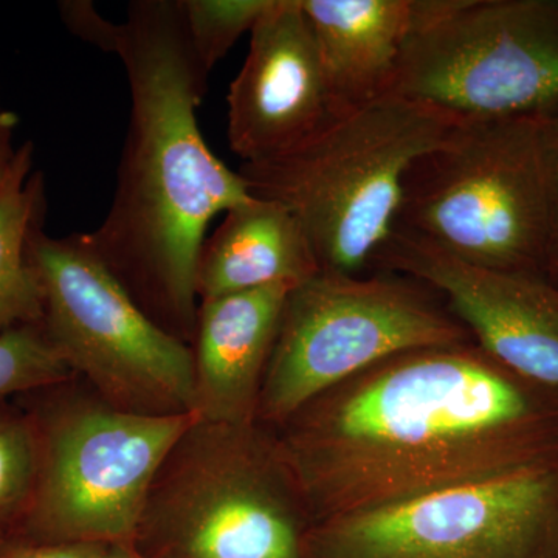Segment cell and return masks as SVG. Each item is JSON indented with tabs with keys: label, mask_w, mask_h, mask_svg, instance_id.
Listing matches in <instances>:
<instances>
[{
	"label": "cell",
	"mask_w": 558,
	"mask_h": 558,
	"mask_svg": "<svg viewBox=\"0 0 558 558\" xmlns=\"http://www.w3.org/2000/svg\"><path fill=\"white\" fill-rule=\"evenodd\" d=\"M271 429L317 524L557 461L558 387L473 340L410 349Z\"/></svg>",
	"instance_id": "cell-1"
},
{
	"label": "cell",
	"mask_w": 558,
	"mask_h": 558,
	"mask_svg": "<svg viewBox=\"0 0 558 558\" xmlns=\"http://www.w3.org/2000/svg\"><path fill=\"white\" fill-rule=\"evenodd\" d=\"M117 57L130 83V126L112 204L87 242L157 325L191 341L208 223L253 196L202 137L209 75L191 51L179 0L131 2Z\"/></svg>",
	"instance_id": "cell-2"
},
{
	"label": "cell",
	"mask_w": 558,
	"mask_h": 558,
	"mask_svg": "<svg viewBox=\"0 0 558 558\" xmlns=\"http://www.w3.org/2000/svg\"><path fill=\"white\" fill-rule=\"evenodd\" d=\"M425 102L388 94L277 157L242 163L248 193L288 208L319 270L365 275L395 230L403 179L458 123Z\"/></svg>",
	"instance_id": "cell-3"
},
{
	"label": "cell",
	"mask_w": 558,
	"mask_h": 558,
	"mask_svg": "<svg viewBox=\"0 0 558 558\" xmlns=\"http://www.w3.org/2000/svg\"><path fill=\"white\" fill-rule=\"evenodd\" d=\"M392 231L472 266L545 278L548 119L459 120L411 165Z\"/></svg>",
	"instance_id": "cell-4"
},
{
	"label": "cell",
	"mask_w": 558,
	"mask_h": 558,
	"mask_svg": "<svg viewBox=\"0 0 558 558\" xmlns=\"http://www.w3.org/2000/svg\"><path fill=\"white\" fill-rule=\"evenodd\" d=\"M312 526L274 429L196 417L161 464L132 545L150 558H304Z\"/></svg>",
	"instance_id": "cell-5"
},
{
	"label": "cell",
	"mask_w": 558,
	"mask_h": 558,
	"mask_svg": "<svg viewBox=\"0 0 558 558\" xmlns=\"http://www.w3.org/2000/svg\"><path fill=\"white\" fill-rule=\"evenodd\" d=\"M469 330L425 282L376 270L319 271L289 292L256 421L275 428L322 392L410 349L470 341Z\"/></svg>",
	"instance_id": "cell-6"
},
{
	"label": "cell",
	"mask_w": 558,
	"mask_h": 558,
	"mask_svg": "<svg viewBox=\"0 0 558 558\" xmlns=\"http://www.w3.org/2000/svg\"><path fill=\"white\" fill-rule=\"evenodd\" d=\"M28 411L39 432L38 481L7 537L132 545L150 486L196 416L131 413L101 399L43 400Z\"/></svg>",
	"instance_id": "cell-7"
},
{
	"label": "cell",
	"mask_w": 558,
	"mask_h": 558,
	"mask_svg": "<svg viewBox=\"0 0 558 558\" xmlns=\"http://www.w3.org/2000/svg\"><path fill=\"white\" fill-rule=\"evenodd\" d=\"M31 259L43 289L47 336L102 402L149 416L193 414V349L135 303L86 233L53 238L39 226Z\"/></svg>",
	"instance_id": "cell-8"
},
{
	"label": "cell",
	"mask_w": 558,
	"mask_h": 558,
	"mask_svg": "<svg viewBox=\"0 0 558 558\" xmlns=\"http://www.w3.org/2000/svg\"><path fill=\"white\" fill-rule=\"evenodd\" d=\"M392 92L458 120L558 117V0H457L411 39Z\"/></svg>",
	"instance_id": "cell-9"
},
{
	"label": "cell",
	"mask_w": 558,
	"mask_h": 558,
	"mask_svg": "<svg viewBox=\"0 0 558 558\" xmlns=\"http://www.w3.org/2000/svg\"><path fill=\"white\" fill-rule=\"evenodd\" d=\"M304 558H558V459L314 524Z\"/></svg>",
	"instance_id": "cell-10"
},
{
	"label": "cell",
	"mask_w": 558,
	"mask_h": 558,
	"mask_svg": "<svg viewBox=\"0 0 558 558\" xmlns=\"http://www.w3.org/2000/svg\"><path fill=\"white\" fill-rule=\"evenodd\" d=\"M376 270L425 282L487 354L558 387V288L548 279L472 266L396 231L377 253Z\"/></svg>",
	"instance_id": "cell-11"
},
{
	"label": "cell",
	"mask_w": 558,
	"mask_h": 558,
	"mask_svg": "<svg viewBox=\"0 0 558 558\" xmlns=\"http://www.w3.org/2000/svg\"><path fill=\"white\" fill-rule=\"evenodd\" d=\"M227 101L230 148L242 163L288 153L344 117L300 0H270Z\"/></svg>",
	"instance_id": "cell-12"
},
{
	"label": "cell",
	"mask_w": 558,
	"mask_h": 558,
	"mask_svg": "<svg viewBox=\"0 0 558 558\" xmlns=\"http://www.w3.org/2000/svg\"><path fill=\"white\" fill-rule=\"evenodd\" d=\"M290 284L201 301L194 328V410L199 421H256L260 388Z\"/></svg>",
	"instance_id": "cell-13"
},
{
	"label": "cell",
	"mask_w": 558,
	"mask_h": 558,
	"mask_svg": "<svg viewBox=\"0 0 558 558\" xmlns=\"http://www.w3.org/2000/svg\"><path fill=\"white\" fill-rule=\"evenodd\" d=\"M343 116L392 94L411 39L457 0H300Z\"/></svg>",
	"instance_id": "cell-14"
},
{
	"label": "cell",
	"mask_w": 558,
	"mask_h": 558,
	"mask_svg": "<svg viewBox=\"0 0 558 558\" xmlns=\"http://www.w3.org/2000/svg\"><path fill=\"white\" fill-rule=\"evenodd\" d=\"M319 271L295 216L277 202L253 197L226 211L215 233L202 242L194 288L204 301L266 286H299Z\"/></svg>",
	"instance_id": "cell-15"
},
{
	"label": "cell",
	"mask_w": 558,
	"mask_h": 558,
	"mask_svg": "<svg viewBox=\"0 0 558 558\" xmlns=\"http://www.w3.org/2000/svg\"><path fill=\"white\" fill-rule=\"evenodd\" d=\"M33 143L16 150L0 182V336L44 318L43 289L31 259V240L43 226L44 182L32 172Z\"/></svg>",
	"instance_id": "cell-16"
},
{
	"label": "cell",
	"mask_w": 558,
	"mask_h": 558,
	"mask_svg": "<svg viewBox=\"0 0 558 558\" xmlns=\"http://www.w3.org/2000/svg\"><path fill=\"white\" fill-rule=\"evenodd\" d=\"M40 442L31 411L0 403V537L13 534L31 508Z\"/></svg>",
	"instance_id": "cell-17"
},
{
	"label": "cell",
	"mask_w": 558,
	"mask_h": 558,
	"mask_svg": "<svg viewBox=\"0 0 558 558\" xmlns=\"http://www.w3.org/2000/svg\"><path fill=\"white\" fill-rule=\"evenodd\" d=\"M72 377L75 374L51 343L43 322L0 336V403L60 387Z\"/></svg>",
	"instance_id": "cell-18"
},
{
	"label": "cell",
	"mask_w": 558,
	"mask_h": 558,
	"mask_svg": "<svg viewBox=\"0 0 558 558\" xmlns=\"http://www.w3.org/2000/svg\"><path fill=\"white\" fill-rule=\"evenodd\" d=\"M269 5L270 0H179L191 51L208 75Z\"/></svg>",
	"instance_id": "cell-19"
},
{
	"label": "cell",
	"mask_w": 558,
	"mask_h": 558,
	"mask_svg": "<svg viewBox=\"0 0 558 558\" xmlns=\"http://www.w3.org/2000/svg\"><path fill=\"white\" fill-rule=\"evenodd\" d=\"M58 9L70 33L106 53L117 54L121 24L106 21L89 0H64Z\"/></svg>",
	"instance_id": "cell-20"
},
{
	"label": "cell",
	"mask_w": 558,
	"mask_h": 558,
	"mask_svg": "<svg viewBox=\"0 0 558 558\" xmlns=\"http://www.w3.org/2000/svg\"><path fill=\"white\" fill-rule=\"evenodd\" d=\"M105 545L0 537V558H100Z\"/></svg>",
	"instance_id": "cell-21"
},
{
	"label": "cell",
	"mask_w": 558,
	"mask_h": 558,
	"mask_svg": "<svg viewBox=\"0 0 558 558\" xmlns=\"http://www.w3.org/2000/svg\"><path fill=\"white\" fill-rule=\"evenodd\" d=\"M549 241L545 278L558 288V117L548 119Z\"/></svg>",
	"instance_id": "cell-22"
},
{
	"label": "cell",
	"mask_w": 558,
	"mask_h": 558,
	"mask_svg": "<svg viewBox=\"0 0 558 558\" xmlns=\"http://www.w3.org/2000/svg\"><path fill=\"white\" fill-rule=\"evenodd\" d=\"M17 126L16 113L3 109L0 105V182L9 172L17 148L13 146L14 130Z\"/></svg>",
	"instance_id": "cell-23"
},
{
	"label": "cell",
	"mask_w": 558,
	"mask_h": 558,
	"mask_svg": "<svg viewBox=\"0 0 558 558\" xmlns=\"http://www.w3.org/2000/svg\"><path fill=\"white\" fill-rule=\"evenodd\" d=\"M100 558H150L143 556L134 548V545H109L106 546Z\"/></svg>",
	"instance_id": "cell-24"
}]
</instances>
